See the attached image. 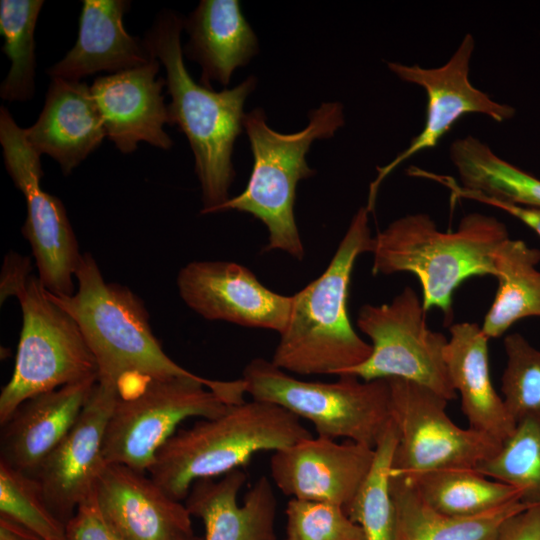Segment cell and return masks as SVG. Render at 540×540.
<instances>
[{"instance_id": "cell-14", "label": "cell", "mask_w": 540, "mask_h": 540, "mask_svg": "<svg viewBox=\"0 0 540 540\" xmlns=\"http://www.w3.org/2000/svg\"><path fill=\"white\" fill-rule=\"evenodd\" d=\"M177 287L184 303L208 320L280 335L291 313L292 296L268 289L252 271L235 262H190L180 269Z\"/></svg>"}, {"instance_id": "cell-27", "label": "cell", "mask_w": 540, "mask_h": 540, "mask_svg": "<svg viewBox=\"0 0 540 540\" xmlns=\"http://www.w3.org/2000/svg\"><path fill=\"white\" fill-rule=\"evenodd\" d=\"M403 477L429 506L451 516H474L512 501H521L517 489L491 479L475 468H444Z\"/></svg>"}, {"instance_id": "cell-20", "label": "cell", "mask_w": 540, "mask_h": 540, "mask_svg": "<svg viewBox=\"0 0 540 540\" xmlns=\"http://www.w3.org/2000/svg\"><path fill=\"white\" fill-rule=\"evenodd\" d=\"M246 481V473L237 469L192 485L185 505L202 521L203 540H277V499L270 480L261 476L240 504L238 495Z\"/></svg>"}, {"instance_id": "cell-22", "label": "cell", "mask_w": 540, "mask_h": 540, "mask_svg": "<svg viewBox=\"0 0 540 540\" xmlns=\"http://www.w3.org/2000/svg\"><path fill=\"white\" fill-rule=\"evenodd\" d=\"M82 3L77 40L61 60L48 68L50 78L81 81L98 72L130 70L153 59L144 40L131 36L124 27L123 16L130 9V1Z\"/></svg>"}, {"instance_id": "cell-16", "label": "cell", "mask_w": 540, "mask_h": 540, "mask_svg": "<svg viewBox=\"0 0 540 540\" xmlns=\"http://www.w3.org/2000/svg\"><path fill=\"white\" fill-rule=\"evenodd\" d=\"M374 448L346 440L309 437L273 452V483L292 498L334 503L344 509L368 474Z\"/></svg>"}, {"instance_id": "cell-37", "label": "cell", "mask_w": 540, "mask_h": 540, "mask_svg": "<svg viewBox=\"0 0 540 540\" xmlns=\"http://www.w3.org/2000/svg\"><path fill=\"white\" fill-rule=\"evenodd\" d=\"M497 540H540V506H529L509 517Z\"/></svg>"}, {"instance_id": "cell-35", "label": "cell", "mask_w": 540, "mask_h": 540, "mask_svg": "<svg viewBox=\"0 0 540 540\" xmlns=\"http://www.w3.org/2000/svg\"><path fill=\"white\" fill-rule=\"evenodd\" d=\"M64 540H125L105 520L94 493L76 509L65 524Z\"/></svg>"}, {"instance_id": "cell-24", "label": "cell", "mask_w": 540, "mask_h": 540, "mask_svg": "<svg viewBox=\"0 0 540 540\" xmlns=\"http://www.w3.org/2000/svg\"><path fill=\"white\" fill-rule=\"evenodd\" d=\"M189 41L183 54L202 69L200 84L230 83L232 73L258 52V40L238 0H202L184 20Z\"/></svg>"}, {"instance_id": "cell-9", "label": "cell", "mask_w": 540, "mask_h": 540, "mask_svg": "<svg viewBox=\"0 0 540 540\" xmlns=\"http://www.w3.org/2000/svg\"><path fill=\"white\" fill-rule=\"evenodd\" d=\"M19 300L22 329L10 380L0 394V425L25 400L88 378L98 366L73 317L28 276L12 292Z\"/></svg>"}, {"instance_id": "cell-4", "label": "cell", "mask_w": 540, "mask_h": 540, "mask_svg": "<svg viewBox=\"0 0 540 540\" xmlns=\"http://www.w3.org/2000/svg\"><path fill=\"white\" fill-rule=\"evenodd\" d=\"M309 437L301 419L289 411L245 400L177 430L157 452L148 474L170 497L182 501L196 481L241 469L259 452H275Z\"/></svg>"}, {"instance_id": "cell-23", "label": "cell", "mask_w": 540, "mask_h": 540, "mask_svg": "<svg viewBox=\"0 0 540 540\" xmlns=\"http://www.w3.org/2000/svg\"><path fill=\"white\" fill-rule=\"evenodd\" d=\"M449 332L445 364L469 428L503 443L514 431L516 422L491 381L489 338L481 326L472 322L451 324Z\"/></svg>"}, {"instance_id": "cell-36", "label": "cell", "mask_w": 540, "mask_h": 540, "mask_svg": "<svg viewBox=\"0 0 540 540\" xmlns=\"http://www.w3.org/2000/svg\"><path fill=\"white\" fill-rule=\"evenodd\" d=\"M448 189L451 192V195L454 199H469L474 200L489 206L496 207L506 213L514 216L533 231L537 233L540 237V208L539 207H529L514 204L511 202L498 200L492 197H488L479 192L468 190L463 188L457 182H451Z\"/></svg>"}, {"instance_id": "cell-3", "label": "cell", "mask_w": 540, "mask_h": 540, "mask_svg": "<svg viewBox=\"0 0 540 540\" xmlns=\"http://www.w3.org/2000/svg\"><path fill=\"white\" fill-rule=\"evenodd\" d=\"M508 238L503 222L477 212L464 216L452 232L440 231L427 214H409L373 237L372 273L414 274L425 311L439 308L449 325L455 290L474 276L495 277V253Z\"/></svg>"}, {"instance_id": "cell-10", "label": "cell", "mask_w": 540, "mask_h": 540, "mask_svg": "<svg viewBox=\"0 0 540 540\" xmlns=\"http://www.w3.org/2000/svg\"><path fill=\"white\" fill-rule=\"evenodd\" d=\"M357 326L371 341L372 352L342 376L361 380L400 378L425 386L448 401L457 397L444 359L448 339L426 324V311L413 288L406 286L391 302L365 304Z\"/></svg>"}, {"instance_id": "cell-21", "label": "cell", "mask_w": 540, "mask_h": 540, "mask_svg": "<svg viewBox=\"0 0 540 540\" xmlns=\"http://www.w3.org/2000/svg\"><path fill=\"white\" fill-rule=\"evenodd\" d=\"M25 135L38 154L52 157L69 175L107 137L91 86L51 78L43 109Z\"/></svg>"}, {"instance_id": "cell-8", "label": "cell", "mask_w": 540, "mask_h": 540, "mask_svg": "<svg viewBox=\"0 0 540 540\" xmlns=\"http://www.w3.org/2000/svg\"><path fill=\"white\" fill-rule=\"evenodd\" d=\"M335 382L300 380L263 358L242 373L246 394L309 421L317 436L375 448L391 423L388 379L340 376Z\"/></svg>"}, {"instance_id": "cell-30", "label": "cell", "mask_w": 540, "mask_h": 540, "mask_svg": "<svg viewBox=\"0 0 540 540\" xmlns=\"http://www.w3.org/2000/svg\"><path fill=\"white\" fill-rule=\"evenodd\" d=\"M475 469L517 489L523 503L540 506V418L518 421L498 451Z\"/></svg>"}, {"instance_id": "cell-33", "label": "cell", "mask_w": 540, "mask_h": 540, "mask_svg": "<svg viewBox=\"0 0 540 540\" xmlns=\"http://www.w3.org/2000/svg\"><path fill=\"white\" fill-rule=\"evenodd\" d=\"M285 514L287 540H365L362 528L334 503L291 498Z\"/></svg>"}, {"instance_id": "cell-28", "label": "cell", "mask_w": 540, "mask_h": 540, "mask_svg": "<svg viewBox=\"0 0 540 540\" xmlns=\"http://www.w3.org/2000/svg\"><path fill=\"white\" fill-rule=\"evenodd\" d=\"M43 0H1L0 33L3 53L11 66L0 85V96L9 102H24L35 92V28Z\"/></svg>"}, {"instance_id": "cell-15", "label": "cell", "mask_w": 540, "mask_h": 540, "mask_svg": "<svg viewBox=\"0 0 540 540\" xmlns=\"http://www.w3.org/2000/svg\"><path fill=\"white\" fill-rule=\"evenodd\" d=\"M119 397L116 385L97 380L75 424L36 473L48 506L65 524L93 495L106 465L105 433Z\"/></svg>"}, {"instance_id": "cell-32", "label": "cell", "mask_w": 540, "mask_h": 540, "mask_svg": "<svg viewBox=\"0 0 540 540\" xmlns=\"http://www.w3.org/2000/svg\"><path fill=\"white\" fill-rule=\"evenodd\" d=\"M506 366L501 376V396L517 423L540 418V349L534 347L520 333L504 338Z\"/></svg>"}, {"instance_id": "cell-7", "label": "cell", "mask_w": 540, "mask_h": 540, "mask_svg": "<svg viewBox=\"0 0 540 540\" xmlns=\"http://www.w3.org/2000/svg\"><path fill=\"white\" fill-rule=\"evenodd\" d=\"M243 380H211L199 375L143 379L121 392L103 444L106 464H123L148 473L157 452L188 418H213L228 404L245 401Z\"/></svg>"}, {"instance_id": "cell-38", "label": "cell", "mask_w": 540, "mask_h": 540, "mask_svg": "<svg viewBox=\"0 0 540 540\" xmlns=\"http://www.w3.org/2000/svg\"><path fill=\"white\" fill-rule=\"evenodd\" d=\"M184 540H203L202 537L195 536L194 534Z\"/></svg>"}, {"instance_id": "cell-1", "label": "cell", "mask_w": 540, "mask_h": 540, "mask_svg": "<svg viewBox=\"0 0 540 540\" xmlns=\"http://www.w3.org/2000/svg\"><path fill=\"white\" fill-rule=\"evenodd\" d=\"M184 20L174 11L159 12L144 35V43L166 71L169 125H177L192 149L201 185L202 214L215 213L229 200L235 177L234 144L244 129V104L256 87L249 76L239 85L214 91L193 80L181 46Z\"/></svg>"}, {"instance_id": "cell-17", "label": "cell", "mask_w": 540, "mask_h": 540, "mask_svg": "<svg viewBox=\"0 0 540 540\" xmlns=\"http://www.w3.org/2000/svg\"><path fill=\"white\" fill-rule=\"evenodd\" d=\"M94 497L105 520L125 540H184L193 535L185 503L170 497L147 473L106 464Z\"/></svg>"}, {"instance_id": "cell-6", "label": "cell", "mask_w": 540, "mask_h": 540, "mask_svg": "<svg viewBox=\"0 0 540 540\" xmlns=\"http://www.w3.org/2000/svg\"><path fill=\"white\" fill-rule=\"evenodd\" d=\"M343 125L340 102H323L311 110L307 126L294 133L269 127L262 108L246 113L244 130L253 155L252 171L243 192L215 213L235 210L252 215L267 228L265 251L280 250L301 261L305 251L294 213L296 188L299 181L316 173L308 166L306 154L314 141L331 138Z\"/></svg>"}, {"instance_id": "cell-26", "label": "cell", "mask_w": 540, "mask_h": 540, "mask_svg": "<svg viewBox=\"0 0 540 540\" xmlns=\"http://www.w3.org/2000/svg\"><path fill=\"white\" fill-rule=\"evenodd\" d=\"M540 250L524 241L503 242L494 256L498 289L481 326L491 338L503 336L519 320L540 317Z\"/></svg>"}, {"instance_id": "cell-34", "label": "cell", "mask_w": 540, "mask_h": 540, "mask_svg": "<svg viewBox=\"0 0 540 540\" xmlns=\"http://www.w3.org/2000/svg\"><path fill=\"white\" fill-rule=\"evenodd\" d=\"M491 189L500 200L540 208V180L509 162L496 168Z\"/></svg>"}, {"instance_id": "cell-11", "label": "cell", "mask_w": 540, "mask_h": 540, "mask_svg": "<svg viewBox=\"0 0 540 540\" xmlns=\"http://www.w3.org/2000/svg\"><path fill=\"white\" fill-rule=\"evenodd\" d=\"M388 382L397 434L392 475L475 468L500 448L494 438L456 425L446 412L448 400L431 389L400 378Z\"/></svg>"}, {"instance_id": "cell-18", "label": "cell", "mask_w": 540, "mask_h": 540, "mask_svg": "<svg viewBox=\"0 0 540 540\" xmlns=\"http://www.w3.org/2000/svg\"><path fill=\"white\" fill-rule=\"evenodd\" d=\"M160 61L97 77L92 95L102 115L106 135L124 154L137 149L139 142L169 150L173 141L165 132L169 124L162 89L166 80L157 77Z\"/></svg>"}, {"instance_id": "cell-31", "label": "cell", "mask_w": 540, "mask_h": 540, "mask_svg": "<svg viewBox=\"0 0 540 540\" xmlns=\"http://www.w3.org/2000/svg\"><path fill=\"white\" fill-rule=\"evenodd\" d=\"M0 518L41 540H64L63 523L48 506L39 481L0 460Z\"/></svg>"}, {"instance_id": "cell-19", "label": "cell", "mask_w": 540, "mask_h": 540, "mask_svg": "<svg viewBox=\"0 0 540 540\" xmlns=\"http://www.w3.org/2000/svg\"><path fill=\"white\" fill-rule=\"evenodd\" d=\"M97 379L68 384L21 403L1 425L0 460L35 477L75 424Z\"/></svg>"}, {"instance_id": "cell-5", "label": "cell", "mask_w": 540, "mask_h": 540, "mask_svg": "<svg viewBox=\"0 0 540 540\" xmlns=\"http://www.w3.org/2000/svg\"><path fill=\"white\" fill-rule=\"evenodd\" d=\"M72 295L47 296L80 327L98 366V381L118 388L134 379L194 377L174 362L154 336L143 302L129 288L105 281L89 254H82Z\"/></svg>"}, {"instance_id": "cell-29", "label": "cell", "mask_w": 540, "mask_h": 540, "mask_svg": "<svg viewBox=\"0 0 540 540\" xmlns=\"http://www.w3.org/2000/svg\"><path fill=\"white\" fill-rule=\"evenodd\" d=\"M397 445L391 421L374 448L372 465L346 513L363 530L365 540H393L395 508L391 493V470Z\"/></svg>"}, {"instance_id": "cell-2", "label": "cell", "mask_w": 540, "mask_h": 540, "mask_svg": "<svg viewBox=\"0 0 540 540\" xmlns=\"http://www.w3.org/2000/svg\"><path fill=\"white\" fill-rule=\"evenodd\" d=\"M370 213L366 206L359 208L324 272L292 296L290 317L271 360L282 370L340 377L371 355V344L354 330L347 311L355 262L373 247Z\"/></svg>"}, {"instance_id": "cell-13", "label": "cell", "mask_w": 540, "mask_h": 540, "mask_svg": "<svg viewBox=\"0 0 540 540\" xmlns=\"http://www.w3.org/2000/svg\"><path fill=\"white\" fill-rule=\"evenodd\" d=\"M474 38L467 34L457 50L443 66L422 68L388 62V68L401 80L416 84L427 94L426 121L423 130L391 162L377 167V176L370 184L366 207L374 210L378 189L383 180L404 161L415 154L434 148L455 122L468 113L484 114L496 122L514 116L513 107L492 100L469 81L470 60Z\"/></svg>"}, {"instance_id": "cell-12", "label": "cell", "mask_w": 540, "mask_h": 540, "mask_svg": "<svg viewBox=\"0 0 540 540\" xmlns=\"http://www.w3.org/2000/svg\"><path fill=\"white\" fill-rule=\"evenodd\" d=\"M0 143L5 168L26 200L22 233L30 243L43 287L55 295H72L82 254L62 201L47 192L40 154L28 142L25 129L10 112L0 109Z\"/></svg>"}, {"instance_id": "cell-25", "label": "cell", "mask_w": 540, "mask_h": 540, "mask_svg": "<svg viewBox=\"0 0 540 540\" xmlns=\"http://www.w3.org/2000/svg\"><path fill=\"white\" fill-rule=\"evenodd\" d=\"M393 540H497L504 522L529 505L512 501L474 516H451L429 506L403 476L391 474Z\"/></svg>"}]
</instances>
